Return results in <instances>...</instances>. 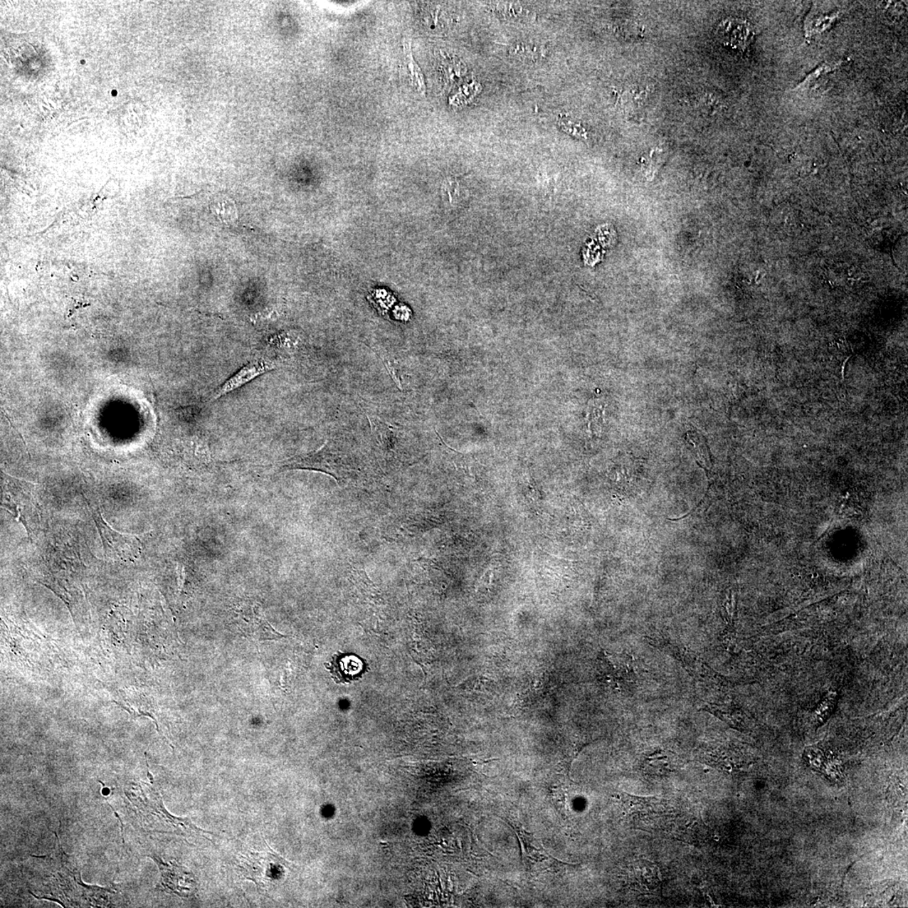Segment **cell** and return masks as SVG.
I'll return each instance as SVG.
<instances>
[{
    "label": "cell",
    "mask_w": 908,
    "mask_h": 908,
    "mask_svg": "<svg viewBox=\"0 0 908 908\" xmlns=\"http://www.w3.org/2000/svg\"><path fill=\"white\" fill-rule=\"evenodd\" d=\"M648 639L652 645L660 648L678 660L690 677L702 687H714L720 682L721 678L715 671L701 656L687 646L664 636L656 635Z\"/></svg>",
    "instance_id": "6da1fadb"
},
{
    "label": "cell",
    "mask_w": 908,
    "mask_h": 908,
    "mask_svg": "<svg viewBox=\"0 0 908 908\" xmlns=\"http://www.w3.org/2000/svg\"><path fill=\"white\" fill-rule=\"evenodd\" d=\"M285 861L275 853H249L243 857L240 868L244 877L261 890L273 888L284 875Z\"/></svg>",
    "instance_id": "7a4b0ae2"
},
{
    "label": "cell",
    "mask_w": 908,
    "mask_h": 908,
    "mask_svg": "<svg viewBox=\"0 0 908 908\" xmlns=\"http://www.w3.org/2000/svg\"><path fill=\"white\" fill-rule=\"evenodd\" d=\"M275 368V364L266 360H258L249 363L244 366L243 369H241L238 373L226 381L224 384H222L219 389H217L214 396H213V400L219 399V398L226 395V394L235 391L236 389L253 381V379L257 378L259 375L270 371Z\"/></svg>",
    "instance_id": "3957f363"
},
{
    "label": "cell",
    "mask_w": 908,
    "mask_h": 908,
    "mask_svg": "<svg viewBox=\"0 0 908 908\" xmlns=\"http://www.w3.org/2000/svg\"><path fill=\"white\" fill-rule=\"evenodd\" d=\"M163 874L164 887L168 890L177 893L178 895L191 896L196 890V882L194 875L187 872L181 866L171 865H159Z\"/></svg>",
    "instance_id": "277c9868"
},
{
    "label": "cell",
    "mask_w": 908,
    "mask_h": 908,
    "mask_svg": "<svg viewBox=\"0 0 908 908\" xmlns=\"http://www.w3.org/2000/svg\"><path fill=\"white\" fill-rule=\"evenodd\" d=\"M721 41L735 49L744 50L752 38V30L748 23L731 19L722 23L718 28Z\"/></svg>",
    "instance_id": "5b68a950"
},
{
    "label": "cell",
    "mask_w": 908,
    "mask_h": 908,
    "mask_svg": "<svg viewBox=\"0 0 908 908\" xmlns=\"http://www.w3.org/2000/svg\"><path fill=\"white\" fill-rule=\"evenodd\" d=\"M364 668V663L358 656L340 655L333 657L328 669L337 683H346L359 679Z\"/></svg>",
    "instance_id": "8992f818"
},
{
    "label": "cell",
    "mask_w": 908,
    "mask_h": 908,
    "mask_svg": "<svg viewBox=\"0 0 908 908\" xmlns=\"http://www.w3.org/2000/svg\"><path fill=\"white\" fill-rule=\"evenodd\" d=\"M404 49L406 63L407 67H408L411 81L413 83L416 90L421 95H424L426 90L424 78L418 64L415 63L413 57H412L411 41H405Z\"/></svg>",
    "instance_id": "52a82bcc"
},
{
    "label": "cell",
    "mask_w": 908,
    "mask_h": 908,
    "mask_svg": "<svg viewBox=\"0 0 908 908\" xmlns=\"http://www.w3.org/2000/svg\"><path fill=\"white\" fill-rule=\"evenodd\" d=\"M512 53L527 61H536L545 57L544 48L534 43H519L512 49Z\"/></svg>",
    "instance_id": "ba28073f"
},
{
    "label": "cell",
    "mask_w": 908,
    "mask_h": 908,
    "mask_svg": "<svg viewBox=\"0 0 908 908\" xmlns=\"http://www.w3.org/2000/svg\"><path fill=\"white\" fill-rule=\"evenodd\" d=\"M495 11L509 20H520L525 18L528 13L526 7L518 3H498L495 6Z\"/></svg>",
    "instance_id": "9c48e42d"
},
{
    "label": "cell",
    "mask_w": 908,
    "mask_h": 908,
    "mask_svg": "<svg viewBox=\"0 0 908 908\" xmlns=\"http://www.w3.org/2000/svg\"><path fill=\"white\" fill-rule=\"evenodd\" d=\"M687 438L689 442L692 444L695 448V452H696L695 454H696V457L699 463H701L704 468L708 466L709 463H710V460H709L706 444L702 442L703 439L700 438L697 433H688Z\"/></svg>",
    "instance_id": "30bf717a"
},
{
    "label": "cell",
    "mask_w": 908,
    "mask_h": 908,
    "mask_svg": "<svg viewBox=\"0 0 908 908\" xmlns=\"http://www.w3.org/2000/svg\"><path fill=\"white\" fill-rule=\"evenodd\" d=\"M213 211L222 221L226 222V223L233 222L238 218L234 203L230 201L219 202L213 207Z\"/></svg>",
    "instance_id": "8fae6325"
},
{
    "label": "cell",
    "mask_w": 908,
    "mask_h": 908,
    "mask_svg": "<svg viewBox=\"0 0 908 908\" xmlns=\"http://www.w3.org/2000/svg\"><path fill=\"white\" fill-rule=\"evenodd\" d=\"M724 617L727 623V626L730 628H733L736 610V601L733 592L729 593V595L727 596V598L724 602Z\"/></svg>",
    "instance_id": "7c38bea8"
}]
</instances>
